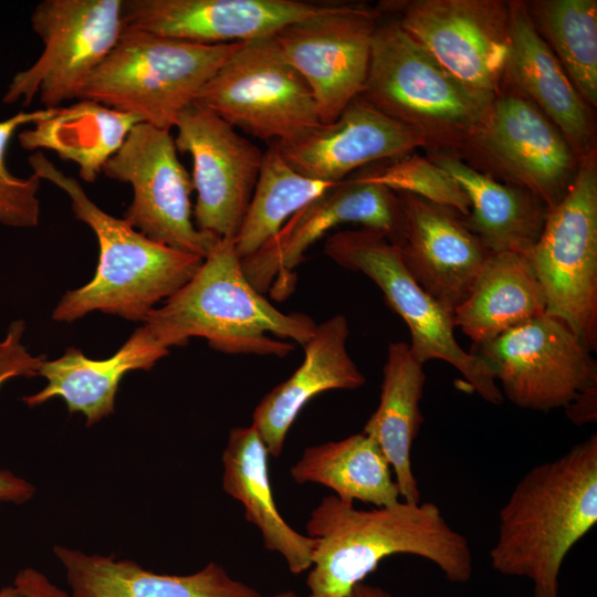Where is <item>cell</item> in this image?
I'll return each mask as SVG.
<instances>
[{
  "mask_svg": "<svg viewBox=\"0 0 597 597\" xmlns=\"http://www.w3.org/2000/svg\"><path fill=\"white\" fill-rule=\"evenodd\" d=\"M306 530L316 541L306 578L310 597H348L384 558L397 554L430 561L454 584L468 583L473 573L467 537L432 502L358 510L331 495L313 510Z\"/></svg>",
  "mask_w": 597,
  "mask_h": 597,
  "instance_id": "6da1fadb",
  "label": "cell"
},
{
  "mask_svg": "<svg viewBox=\"0 0 597 597\" xmlns=\"http://www.w3.org/2000/svg\"><path fill=\"white\" fill-rule=\"evenodd\" d=\"M597 523V434L530 469L499 513L494 570L525 577L533 597H558L570 549Z\"/></svg>",
  "mask_w": 597,
  "mask_h": 597,
  "instance_id": "7a4b0ae2",
  "label": "cell"
},
{
  "mask_svg": "<svg viewBox=\"0 0 597 597\" xmlns=\"http://www.w3.org/2000/svg\"><path fill=\"white\" fill-rule=\"evenodd\" d=\"M143 325L166 348L203 337L227 354L285 357L294 345L304 346L317 324L303 313H283L245 277L233 239L218 238L193 276Z\"/></svg>",
  "mask_w": 597,
  "mask_h": 597,
  "instance_id": "3957f363",
  "label": "cell"
},
{
  "mask_svg": "<svg viewBox=\"0 0 597 597\" xmlns=\"http://www.w3.org/2000/svg\"><path fill=\"white\" fill-rule=\"evenodd\" d=\"M33 174L62 189L76 219L85 222L98 242V263L92 280L67 291L52 318L74 322L92 311L144 321L155 305L184 286L202 258L155 242L124 218L102 210L81 184L65 175L41 151L28 158Z\"/></svg>",
  "mask_w": 597,
  "mask_h": 597,
  "instance_id": "277c9868",
  "label": "cell"
},
{
  "mask_svg": "<svg viewBox=\"0 0 597 597\" xmlns=\"http://www.w3.org/2000/svg\"><path fill=\"white\" fill-rule=\"evenodd\" d=\"M359 96L420 136L431 154L458 157L493 101L454 78L392 17L378 21Z\"/></svg>",
  "mask_w": 597,
  "mask_h": 597,
  "instance_id": "5b68a950",
  "label": "cell"
},
{
  "mask_svg": "<svg viewBox=\"0 0 597 597\" xmlns=\"http://www.w3.org/2000/svg\"><path fill=\"white\" fill-rule=\"evenodd\" d=\"M241 43L206 45L123 31L78 100L98 102L133 114L140 123L170 130Z\"/></svg>",
  "mask_w": 597,
  "mask_h": 597,
  "instance_id": "8992f818",
  "label": "cell"
},
{
  "mask_svg": "<svg viewBox=\"0 0 597 597\" xmlns=\"http://www.w3.org/2000/svg\"><path fill=\"white\" fill-rule=\"evenodd\" d=\"M546 314L561 320L589 352L597 349V156L579 160L564 198L546 214L525 254Z\"/></svg>",
  "mask_w": 597,
  "mask_h": 597,
  "instance_id": "52a82bcc",
  "label": "cell"
},
{
  "mask_svg": "<svg viewBox=\"0 0 597 597\" xmlns=\"http://www.w3.org/2000/svg\"><path fill=\"white\" fill-rule=\"evenodd\" d=\"M324 253L339 266L365 274L380 289L388 305L407 324L411 335L409 346L419 362L444 360L482 399L493 405L503 401L490 366L459 345L453 314L417 283L404 264L397 244L380 232L362 228L328 237Z\"/></svg>",
  "mask_w": 597,
  "mask_h": 597,
  "instance_id": "ba28073f",
  "label": "cell"
},
{
  "mask_svg": "<svg viewBox=\"0 0 597 597\" xmlns=\"http://www.w3.org/2000/svg\"><path fill=\"white\" fill-rule=\"evenodd\" d=\"M199 104L255 138L284 143L318 126L313 94L274 35L242 42L198 93Z\"/></svg>",
  "mask_w": 597,
  "mask_h": 597,
  "instance_id": "9c48e42d",
  "label": "cell"
},
{
  "mask_svg": "<svg viewBox=\"0 0 597 597\" xmlns=\"http://www.w3.org/2000/svg\"><path fill=\"white\" fill-rule=\"evenodd\" d=\"M123 0H43L31 14V27L43 51L28 69L15 73L4 104L29 106L39 96L44 108L78 100L94 71L123 33Z\"/></svg>",
  "mask_w": 597,
  "mask_h": 597,
  "instance_id": "30bf717a",
  "label": "cell"
},
{
  "mask_svg": "<svg viewBox=\"0 0 597 597\" xmlns=\"http://www.w3.org/2000/svg\"><path fill=\"white\" fill-rule=\"evenodd\" d=\"M447 72L493 100L510 45V4L502 0H394L378 6Z\"/></svg>",
  "mask_w": 597,
  "mask_h": 597,
  "instance_id": "8fae6325",
  "label": "cell"
},
{
  "mask_svg": "<svg viewBox=\"0 0 597 597\" xmlns=\"http://www.w3.org/2000/svg\"><path fill=\"white\" fill-rule=\"evenodd\" d=\"M102 172L132 186L133 200L124 219L133 228L169 248L207 255L218 238L195 226L191 175L178 158L170 130L138 123Z\"/></svg>",
  "mask_w": 597,
  "mask_h": 597,
  "instance_id": "7c38bea8",
  "label": "cell"
},
{
  "mask_svg": "<svg viewBox=\"0 0 597 597\" xmlns=\"http://www.w3.org/2000/svg\"><path fill=\"white\" fill-rule=\"evenodd\" d=\"M470 352L490 366L503 397L523 409L565 408L597 384L591 352L565 323L546 313Z\"/></svg>",
  "mask_w": 597,
  "mask_h": 597,
  "instance_id": "4fadbf2b",
  "label": "cell"
},
{
  "mask_svg": "<svg viewBox=\"0 0 597 597\" xmlns=\"http://www.w3.org/2000/svg\"><path fill=\"white\" fill-rule=\"evenodd\" d=\"M461 155L493 172L491 176L530 191L548 209L564 198L579 165L557 127L504 84Z\"/></svg>",
  "mask_w": 597,
  "mask_h": 597,
  "instance_id": "5bb4252c",
  "label": "cell"
},
{
  "mask_svg": "<svg viewBox=\"0 0 597 597\" xmlns=\"http://www.w3.org/2000/svg\"><path fill=\"white\" fill-rule=\"evenodd\" d=\"M380 17L366 4L333 2L274 34L286 61L308 85L322 124L336 119L362 94Z\"/></svg>",
  "mask_w": 597,
  "mask_h": 597,
  "instance_id": "9a60e30c",
  "label": "cell"
},
{
  "mask_svg": "<svg viewBox=\"0 0 597 597\" xmlns=\"http://www.w3.org/2000/svg\"><path fill=\"white\" fill-rule=\"evenodd\" d=\"M175 145L192 159L195 226L234 239L250 203L263 153L210 109L192 103L178 116Z\"/></svg>",
  "mask_w": 597,
  "mask_h": 597,
  "instance_id": "2e32d148",
  "label": "cell"
},
{
  "mask_svg": "<svg viewBox=\"0 0 597 597\" xmlns=\"http://www.w3.org/2000/svg\"><path fill=\"white\" fill-rule=\"evenodd\" d=\"M401 222L396 192L356 177L344 179L293 214L258 251L241 259L242 270L260 293L275 283L282 296L290 292L291 272L304 260L305 251L335 227L358 223L397 244Z\"/></svg>",
  "mask_w": 597,
  "mask_h": 597,
  "instance_id": "e0dca14e",
  "label": "cell"
},
{
  "mask_svg": "<svg viewBox=\"0 0 597 597\" xmlns=\"http://www.w3.org/2000/svg\"><path fill=\"white\" fill-rule=\"evenodd\" d=\"M333 2L302 0H123V31L216 45L274 35Z\"/></svg>",
  "mask_w": 597,
  "mask_h": 597,
  "instance_id": "ac0fdd59",
  "label": "cell"
},
{
  "mask_svg": "<svg viewBox=\"0 0 597 597\" xmlns=\"http://www.w3.org/2000/svg\"><path fill=\"white\" fill-rule=\"evenodd\" d=\"M401 208L397 243L417 283L452 313L467 298L491 254L455 210L396 192Z\"/></svg>",
  "mask_w": 597,
  "mask_h": 597,
  "instance_id": "d6986e66",
  "label": "cell"
},
{
  "mask_svg": "<svg viewBox=\"0 0 597 597\" xmlns=\"http://www.w3.org/2000/svg\"><path fill=\"white\" fill-rule=\"evenodd\" d=\"M287 164L297 172L337 184L370 163L396 159L416 148H426L420 136L392 121L362 96L354 98L327 124L303 135L274 143Z\"/></svg>",
  "mask_w": 597,
  "mask_h": 597,
  "instance_id": "ffe728a7",
  "label": "cell"
},
{
  "mask_svg": "<svg viewBox=\"0 0 597 597\" xmlns=\"http://www.w3.org/2000/svg\"><path fill=\"white\" fill-rule=\"evenodd\" d=\"M510 45L503 84L532 102L580 160L596 150L591 108L537 31L525 1H509Z\"/></svg>",
  "mask_w": 597,
  "mask_h": 597,
  "instance_id": "44dd1931",
  "label": "cell"
},
{
  "mask_svg": "<svg viewBox=\"0 0 597 597\" xmlns=\"http://www.w3.org/2000/svg\"><path fill=\"white\" fill-rule=\"evenodd\" d=\"M348 334V323L342 314L317 324L303 346L300 367L255 407L251 426L270 455L277 458L282 453L290 428L312 398L327 390H353L365 384L364 375L347 352Z\"/></svg>",
  "mask_w": 597,
  "mask_h": 597,
  "instance_id": "7402d4cb",
  "label": "cell"
},
{
  "mask_svg": "<svg viewBox=\"0 0 597 597\" xmlns=\"http://www.w3.org/2000/svg\"><path fill=\"white\" fill-rule=\"evenodd\" d=\"M169 349L142 325L111 357L92 359L77 348H69L59 358L44 359L39 375L48 384L39 392L22 398L29 407L61 397L70 412H82L92 426L114 411L115 395L128 371L150 369Z\"/></svg>",
  "mask_w": 597,
  "mask_h": 597,
  "instance_id": "603a6c76",
  "label": "cell"
},
{
  "mask_svg": "<svg viewBox=\"0 0 597 597\" xmlns=\"http://www.w3.org/2000/svg\"><path fill=\"white\" fill-rule=\"evenodd\" d=\"M54 553L65 568L71 597H260L214 563L190 575H159L130 561L62 546Z\"/></svg>",
  "mask_w": 597,
  "mask_h": 597,
  "instance_id": "cb8c5ba5",
  "label": "cell"
},
{
  "mask_svg": "<svg viewBox=\"0 0 597 597\" xmlns=\"http://www.w3.org/2000/svg\"><path fill=\"white\" fill-rule=\"evenodd\" d=\"M429 158L451 175L470 201L469 230L491 253L526 254L538 240L548 208L530 191L503 184L450 154Z\"/></svg>",
  "mask_w": 597,
  "mask_h": 597,
  "instance_id": "d4e9b609",
  "label": "cell"
},
{
  "mask_svg": "<svg viewBox=\"0 0 597 597\" xmlns=\"http://www.w3.org/2000/svg\"><path fill=\"white\" fill-rule=\"evenodd\" d=\"M268 450L254 427H235L222 454L223 490L244 507L248 522L255 525L264 547L281 554L293 574L312 566L315 538L291 527L279 512L268 470Z\"/></svg>",
  "mask_w": 597,
  "mask_h": 597,
  "instance_id": "484cf974",
  "label": "cell"
},
{
  "mask_svg": "<svg viewBox=\"0 0 597 597\" xmlns=\"http://www.w3.org/2000/svg\"><path fill=\"white\" fill-rule=\"evenodd\" d=\"M423 365L408 343L389 344L379 404L363 429L378 444L395 473L400 499L408 503L420 502L410 453L423 421L420 411L426 383Z\"/></svg>",
  "mask_w": 597,
  "mask_h": 597,
  "instance_id": "4316f807",
  "label": "cell"
},
{
  "mask_svg": "<svg viewBox=\"0 0 597 597\" xmlns=\"http://www.w3.org/2000/svg\"><path fill=\"white\" fill-rule=\"evenodd\" d=\"M138 123L133 114L80 98L22 129L18 142L23 149L51 150L76 164L81 179L92 184Z\"/></svg>",
  "mask_w": 597,
  "mask_h": 597,
  "instance_id": "83f0119b",
  "label": "cell"
},
{
  "mask_svg": "<svg viewBox=\"0 0 597 597\" xmlns=\"http://www.w3.org/2000/svg\"><path fill=\"white\" fill-rule=\"evenodd\" d=\"M545 313L542 287L525 254L501 252L489 255L453 321L480 345Z\"/></svg>",
  "mask_w": 597,
  "mask_h": 597,
  "instance_id": "f1b7e54d",
  "label": "cell"
},
{
  "mask_svg": "<svg viewBox=\"0 0 597 597\" xmlns=\"http://www.w3.org/2000/svg\"><path fill=\"white\" fill-rule=\"evenodd\" d=\"M391 472L378 444L364 432L308 447L290 469L300 484H322L344 502L357 500L375 507L400 502Z\"/></svg>",
  "mask_w": 597,
  "mask_h": 597,
  "instance_id": "f546056e",
  "label": "cell"
},
{
  "mask_svg": "<svg viewBox=\"0 0 597 597\" xmlns=\"http://www.w3.org/2000/svg\"><path fill=\"white\" fill-rule=\"evenodd\" d=\"M337 184L315 180L297 172L272 143L263 153L250 203L233 239L238 256L243 259L253 254L293 214Z\"/></svg>",
  "mask_w": 597,
  "mask_h": 597,
  "instance_id": "4dcf8cb0",
  "label": "cell"
},
{
  "mask_svg": "<svg viewBox=\"0 0 597 597\" xmlns=\"http://www.w3.org/2000/svg\"><path fill=\"white\" fill-rule=\"evenodd\" d=\"M530 15L576 91L597 106V1L525 2Z\"/></svg>",
  "mask_w": 597,
  "mask_h": 597,
  "instance_id": "1f68e13d",
  "label": "cell"
},
{
  "mask_svg": "<svg viewBox=\"0 0 597 597\" xmlns=\"http://www.w3.org/2000/svg\"><path fill=\"white\" fill-rule=\"evenodd\" d=\"M355 177L453 209L464 218L470 212V201L462 188L429 157L408 154Z\"/></svg>",
  "mask_w": 597,
  "mask_h": 597,
  "instance_id": "d6a6232c",
  "label": "cell"
},
{
  "mask_svg": "<svg viewBox=\"0 0 597 597\" xmlns=\"http://www.w3.org/2000/svg\"><path fill=\"white\" fill-rule=\"evenodd\" d=\"M53 108L21 111L0 121V223L14 228H33L40 221V200L36 196L41 179L14 176L7 166V150L18 129L49 116Z\"/></svg>",
  "mask_w": 597,
  "mask_h": 597,
  "instance_id": "836d02e7",
  "label": "cell"
},
{
  "mask_svg": "<svg viewBox=\"0 0 597 597\" xmlns=\"http://www.w3.org/2000/svg\"><path fill=\"white\" fill-rule=\"evenodd\" d=\"M25 324L22 320L10 324L7 336L0 341V387L14 377H35L44 355L32 356L21 343ZM34 493V488L11 472L0 471V502L24 503Z\"/></svg>",
  "mask_w": 597,
  "mask_h": 597,
  "instance_id": "e575fe53",
  "label": "cell"
},
{
  "mask_svg": "<svg viewBox=\"0 0 597 597\" xmlns=\"http://www.w3.org/2000/svg\"><path fill=\"white\" fill-rule=\"evenodd\" d=\"M24 597H69L65 591L52 584L46 576L33 568L18 573L13 584Z\"/></svg>",
  "mask_w": 597,
  "mask_h": 597,
  "instance_id": "d590c367",
  "label": "cell"
},
{
  "mask_svg": "<svg viewBox=\"0 0 597 597\" xmlns=\"http://www.w3.org/2000/svg\"><path fill=\"white\" fill-rule=\"evenodd\" d=\"M564 409L575 425L595 422L597 418V384L586 388Z\"/></svg>",
  "mask_w": 597,
  "mask_h": 597,
  "instance_id": "8d00e7d4",
  "label": "cell"
},
{
  "mask_svg": "<svg viewBox=\"0 0 597 597\" xmlns=\"http://www.w3.org/2000/svg\"><path fill=\"white\" fill-rule=\"evenodd\" d=\"M348 597H391L389 593L380 587L364 584H357Z\"/></svg>",
  "mask_w": 597,
  "mask_h": 597,
  "instance_id": "74e56055",
  "label": "cell"
},
{
  "mask_svg": "<svg viewBox=\"0 0 597 597\" xmlns=\"http://www.w3.org/2000/svg\"><path fill=\"white\" fill-rule=\"evenodd\" d=\"M0 597H24L14 585L7 586L0 590Z\"/></svg>",
  "mask_w": 597,
  "mask_h": 597,
  "instance_id": "f35d334b",
  "label": "cell"
},
{
  "mask_svg": "<svg viewBox=\"0 0 597 597\" xmlns=\"http://www.w3.org/2000/svg\"><path fill=\"white\" fill-rule=\"evenodd\" d=\"M272 597H298V596L292 590H286V591L277 593V594L273 595ZM307 597H310V596H307Z\"/></svg>",
  "mask_w": 597,
  "mask_h": 597,
  "instance_id": "ab89813d",
  "label": "cell"
}]
</instances>
